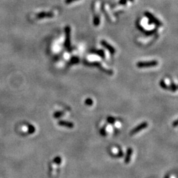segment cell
<instances>
[{"label":"cell","instance_id":"cell-1","mask_svg":"<svg viewBox=\"0 0 178 178\" xmlns=\"http://www.w3.org/2000/svg\"><path fill=\"white\" fill-rule=\"evenodd\" d=\"M158 62L156 60L148 61H139L137 63V66L139 68H146V67H156L158 65Z\"/></svg>","mask_w":178,"mask_h":178},{"label":"cell","instance_id":"cell-2","mask_svg":"<svg viewBox=\"0 0 178 178\" xmlns=\"http://www.w3.org/2000/svg\"><path fill=\"white\" fill-rule=\"evenodd\" d=\"M144 15L149 19V22L150 23H153V24H154L155 25H156L157 27H160V26L162 25V23L156 17H154L152 13H150V12L148 11H146L144 13Z\"/></svg>","mask_w":178,"mask_h":178},{"label":"cell","instance_id":"cell-3","mask_svg":"<svg viewBox=\"0 0 178 178\" xmlns=\"http://www.w3.org/2000/svg\"><path fill=\"white\" fill-rule=\"evenodd\" d=\"M65 47L69 48L71 46V28L69 26H67L65 28Z\"/></svg>","mask_w":178,"mask_h":178},{"label":"cell","instance_id":"cell-4","mask_svg":"<svg viewBox=\"0 0 178 178\" xmlns=\"http://www.w3.org/2000/svg\"><path fill=\"white\" fill-rule=\"evenodd\" d=\"M87 63V65L94 66V67H98V68L100 69L101 71H102L103 72H104V73H107V74H108V75H112L113 74V71H111V70L106 69H105L104 67H102V65H101V63H98V62H93V63Z\"/></svg>","mask_w":178,"mask_h":178},{"label":"cell","instance_id":"cell-5","mask_svg":"<svg viewBox=\"0 0 178 178\" xmlns=\"http://www.w3.org/2000/svg\"><path fill=\"white\" fill-rule=\"evenodd\" d=\"M148 123L147 122L141 123L139 124V126H137V127H135L133 129L131 130V131L130 132V134H131V135L136 134V133H137L139 132V131H142V130H143V129H144L145 128H147V127H148Z\"/></svg>","mask_w":178,"mask_h":178},{"label":"cell","instance_id":"cell-6","mask_svg":"<svg viewBox=\"0 0 178 178\" xmlns=\"http://www.w3.org/2000/svg\"><path fill=\"white\" fill-rule=\"evenodd\" d=\"M101 45L103 46V47L105 48L108 51H110V53L111 54H114L115 52H116V50H115V49L114 48V47H113L111 45H110L109 43L107 42L106 40H103L101 41Z\"/></svg>","mask_w":178,"mask_h":178},{"label":"cell","instance_id":"cell-7","mask_svg":"<svg viewBox=\"0 0 178 178\" xmlns=\"http://www.w3.org/2000/svg\"><path fill=\"white\" fill-rule=\"evenodd\" d=\"M54 16V14L51 12H42L36 15L38 19H44V18H51Z\"/></svg>","mask_w":178,"mask_h":178},{"label":"cell","instance_id":"cell-8","mask_svg":"<svg viewBox=\"0 0 178 178\" xmlns=\"http://www.w3.org/2000/svg\"><path fill=\"white\" fill-rule=\"evenodd\" d=\"M58 125L60 126H63V127H68V128H73L74 127V124L73 123L70 122V121H65V120H61V121H58Z\"/></svg>","mask_w":178,"mask_h":178},{"label":"cell","instance_id":"cell-9","mask_svg":"<svg viewBox=\"0 0 178 178\" xmlns=\"http://www.w3.org/2000/svg\"><path fill=\"white\" fill-rule=\"evenodd\" d=\"M132 153H133V150L132 148H128L127 152V156L126 157V160H125V162L126 163H129V161L131 160V155H132Z\"/></svg>","mask_w":178,"mask_h":178},{"label":"cell","instance_id":"cell-10","mask_svg":"<svg viewBox=\"0 0 178 178\" xmlns=\"http://www.w3.org/2000/svg\"><path fill=\"white\" fill-rule=\"evenodd\" d=\"M92 52L96 54H97L98 56H99L100 57H101L102 58H105V54H104V51L102 50H96L92 51Z\"/></svg>","mask_w":178,"mask_h":178},{"label":"cell","instance_id":"cell-11","mask_svg":"<svg viewBox=\"0 0 178 178\" xmlns=\"http://www.w3.org/2000/svg\"><path fill=\"white\" fill-rule=\"evenodd\" d=\"M160 86L161 88L164 89V90H170V87H168V86L166 84L164 80H160Z\"/></svg>","mask_w":178,"mask_h":178},{"label":"cell","instance_id":"cell-12","mask_svg":"<svg viewBox=\"0 0 178 178\" xmlns=\"http://www.w3.org/2000/svg\"><path fill=\"white\" fill-rule=\"evenodd\" d=\"M100 17L98 15H95L94 17V19H93V24L94 26L97 27L100 24Z\"/></svg>","mask_w":178,"mask_h":178},{"label":"cell","instance_id":"cell-13","mask_svg":"<svg viewBox=\"0 0 178 178\" xmlns=\"http://www.w3.org/2000/svg\"><path fill=\"white\" fill-rule=\"evenodd\" d=\"M64 114H65L63 111H56L53 115H54V118H59V117H61V116L64 115Z\"/></svg>","mask_w":178,"mask_h":178},{"label":"cell","instance_id":"cell-14","mask_svg":"<svg viewBox=\"0 0 178 178\" xmlns=\"http://www.w3.org/2000/svg\"><path fill=\"white\" fill-rule=\"evenodd\" d=\"M177 89V85L174 83V82H172L170 86V90H171L172 92H175Z\"/></svg>","mask_w":178,"mask_h":178},{"label":"cell","instance_id":"cell-15","mask_svg":"<svg viewBox=\"0 0 178 178\" xmlns=\"http://www.w3.org/2000/svg\"><path fill=\"white\" fill-rule=\"evenodd\" d=\"M107 121H108V123H109L114 124L115 121V119L114 118V117H111V116H108V117H107Z\"/></svg>","mask_w":178,"mask_h":178},{"label":"cell","instance_id":"cell-16","mask_svg":"<svg viewBox=\"0 0 178 178\" xmlns=\"http://www.w3.org/2000/svg\"><path fill=\"white\" fill-rule=\"evenodd\" d=\"M84 103L87 106H92L93 104V100L90 98H88L86 99Z\"/></svg>","mask_w":178,"mask_h":178},{"label":"cell","instance_id":"cell-17","mask_svg":"<svg viewBox=\"0 0 178 178\" xmlns=\"http://www.w3.org/2000/svg\"><path fill=\"white\" fill-rule=\"evenodd\" d=\"M78 61H79L78 58H77V57H73V58L71 59V63H77V62H78Z\"/></svg>","mask_w":178,"mask_h":178},{"label":"cell","instance_id":"cell-18","mask_svg":"<svg viewBox=\"0 0 178 178\" xmlns=\"http://www.w3.org/2000/svg\"><path fill=\"white\" fill-rule=\"evenodd\" d=\"M29 132H30V133H34V131H35V128H34L32 126H29Z\"/></svg>","mask_w":178,"mask_h":178},{"label":"cell","instance_id":"cell-19","mask_svg":"<svg viewBox=\"0 0 178 178\" xmlns=\"http://www.w3.org/2000/svg\"><path fill=\"white\" fill-rule=\"evenodd\" d=\"M54 162H56V164H60V162H61V158H60V157H57V158H55V160H54Z\"/></svg>","mask_w":178,"mask_h":178},{"label":"cell","instance_id":"cell-20","mask_svg":"<svg viewBox=\"0 0 178 178\" xmlns=\"http://www.w3.org/2000/svg\"><path fill=\"white\" fill-rule=\"evenodd\" d=\"M128 0H120L119 1V4L120 5H126L127 3Z\"/></svg>","mask_w":178,"mask_h":178},{"label":"cell","instance_id":"cell-21","mask_svg":"<svg viewBox=\"0 0 178 178\" xmlns=\"http://www.w3.org/2000/svg\"><path fill=\"white\" fill-rule=\"evenodd\" d=\"M76 1H78V0H65V3L66 4H70V3L76 2Z\"/></svg>","mask_w":178,"mask_h":178},{"label":"cell","instance_id":"cell-22","mask_svg":"<svg viewBox=\"0 0 178 178\" xmlns=\"http://www.w3.org/2000/svg\"><path fill=\"white\" fill-rule=\"evenodd\" d=\"M100 132H101V134L102 135H106V129L104 127L100 130Z\"/></svg>","mask_w":178,"mask_h":178},{"label":"cell","instance_id":"cell-23","mask_svg":"<svg viewBox=\"0 0 178 178\" xmlns=\"http://www.w3.org/2000/svg\"><path fill=\"white\" fill-rule=\"evenodd\" d=\"M173 126H174V127H177V120H175V121L173 123Z\"/></svg>","mask_w":178,"mask_h":178},{"label":"cell","instance_id":"cell-24","mask_svg":"<svg viewBox=\"0 0 178 178\" xmlns=\"http://www.w3.org/2000/svg\"><path fill=\"white\" fill-rule=\"evenodd\" d=\"M169 178H176V177H175V176H174V175H172V176L170 177H169Z\"/></svg>","mask_w":178,"mask_h":178},{"label":"cell","instance_id":"cell-25","mask_svg":"<svg viewBox=\"0 0 178 178\" xmlns=\"http://www.w3.org/2000/svg\"><path fill=\"white\" fill-rule=\"evenodd\" d=\"M128 1H130V2H133V0H128Z\"/></svg>","mask_w":178,"mask_h":178}]
</instances>
